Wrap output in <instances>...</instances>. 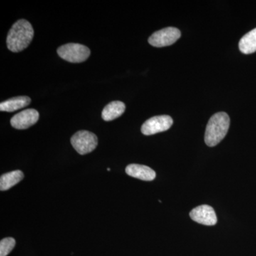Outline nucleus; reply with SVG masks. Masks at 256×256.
<instances>
[{
	"label": "nucleus",
	"mask_w": 256,
	"mask_h": 256,
	"mask_svg": "<svg viewBox=\"0 0 256 256\" xmlns=\"http://www.w3.org/2000/svg\"><path fill=\"white\" fill-rule=\"evenodd\" d=\"M173 124V120L169 116H154L144 122L141 132L144 136H152L168 130Z\"/></svg>",
	"instance_id": "nucleus-6"
},
{
	"label": "nucleus",
	"mask_w": 256,
	"mask_h": 256,
	"mask_svg": "<svg viewBox=\"0 0 256 256\" xmlns=\"http://www.w3.org/2000/svg\"><path fill=\"white\" fill-rule=\"evenodd\" d=\"M40 118V114L34 109H26L12 118L10 124L15 129L25 130L36 124Z\"/></svg>",
	"instance_id": "nucleus-7"
},
{
	"label": "nucleus",
	"mask_w": 256,
	"mask_h": 256,
	"mask_svg": "<svg viewBox=\"0 0 256 256\" xmlns=\"http://www.w3.org/2000/svg\"><path fill=\"white\" fill-rule=\"evenodd\" d=\"M238 46L239 50L244 54H250L256 52V28L242 37Z\"/></svg>",
	"instance_id": "nucleus-13"
},
{
	"label": "nucleus",
	"mask_w": 256,
	"mask_h": 256,
	"mask_svg": "<svg viewBox=\"0 0 256 256\" xmlns=\"http://www.w3.org/2000/svg\"><path fill=\"white\" fill-rule=\"evenodd\" d=\"M16 245L14 238L8 237L0 242V256H6L14 248Z\"/></svg>",
	"instance_id": "nucleus-14"
},
{
	"label": "nucleus",
	"mask_w": 256,
	"mask_h": 256,
	"mask_svg": "<svg viewBox=\"0 0 256 256\" xmlns=\"http://www.w3.org/2000/svg\"><path fill=\"white\" fill-rule=\"evenodd\" d=\"M70 142L77 152L84 156L96 149L98 146V138L94 133L80 130L74 134Z\"/></svg>",
	"instance_id": "nucleus-4"
},
{
	"label": "nucleus",
	"mask_w": 256,
	"mask_h": 256,
	"mask_svg": "<svg viewBox=\"0 0 256 256\" xmlns=\"http://www.w3.org/2000/svg\"><path fill=\"white\" fill-rule=\"evenodd\" d=\"M126 110V105L121 101H112L104 108L102 118L104 120L111 121L122 116Z\"/></svg>",
	"instance_id": "nucleus-11"
},
{
	"label": "nucleus",
	"mask_w": 256,
	"mask_h": 256,
	"mask_svg": "<svg viewBox=\"0 0 256 256\" xmlns=\"http://www.w3.org/2000/svg\"><path fill=\"white\" fill-rule=\"evenodd\" d=\"M33 28L31 24L25 20H18L10 28L6 38L8 48L11 52H22L28 48L34 37Z\"/></svg>",
	"instance_id": "nucleus-1"
},
{
	"label": "nucleus",
	"mask_w": 256,
	"mask_h": 256,
	"mask_svg": "<svg viewBox=\"0 0 256 256\" xmlns=\"http://www.w3.org/2000/svg\"><path fill=\"white\" fill-rule=\"evenodd\" d=\"M24 178V173L20 170L10 172L2 175L0 178V190L6 191L20 182Z\"/></svg>",
	"instance_id": "nucleus-12"
},
{
	"label": "nucleus",
	"mask_w": 256,
	"mask_h": 256,
	"mask_svg": "<svg viewBox=\"0 0 256 256\" xmlns=\"http://www.w3.org/2000/svg\"><path fill=\"white\" fill-rule=\"evenodd\" d=\"M30 102L31 98L30 97L18 96L2 102L0 104V110L4 112H14L30 105Z\"/></svg>",
	"instance_id": "nucleus-10"
},
{
	"label": "nucleus",
	"mask_w": 256,
	"mask_h": 256,
	"mask_svg": "<svg viewBox=\"0 0 256 256\" xmlns=\"http://www.w3.org/2000/svg\"><path fill=\"white\" fill-rule=\"evenodd\" d=\"M57 53L60 58L70 63H82L90 56V50L84 45L69 43L60 46Z\"/></svg>",
	"instance_id": "nucleus-3"
},
{
	"label": "nucleus",
	"mask_w": 256,
	"mask_h": 256,
	"mask_svg": "<svg viewBox=\"0 0 256 256\" xmlns=\"http://www.w3.org/2000/svg\"><path fill=\"white\" fill-rule=\"evenodd\" d=\"M190 215L192 220L203 225L214 226L217 222L214 210L208 205L196 207L190 212Z\"/></svg>",
	"instance_id": "nucleus-8"
},
{
	"label": "nucleus",
	"mask_w": 256,
	"mask_h": 256,
	"mask_svg": "<svg viewBox=\"0 0 256 256\" xmlns=\"http://www.w3.org/2000/svg\"><path fill=\"white\" fill-rule=\"evenodd\" d=\"M181 36V32L178 28H168L154 32L149 40L150 44L154 47L170 46L175 43Z\"/></svg>",
	"instance_id": "nucleus-5"
},
{
	"label": "nucleus",
	"mask_w": 256,
	"mask_h": 256,
	"mask_svg": "<svg viewBox=\"0 0 256 256\" xmlns=\"http://www.w3.org/2000/svg\"><path fill=\"white\" fill-rule=\"evenodd\" d=\"M126 172L129 176L143 181H152L156 178V172L146 165L129 164L126 168Z\"/></svg>",
	"instance_id": "nucleus-9"
},
{
	"label": "nucleus",
	"mask_w": 256,
	"mask_h": 256,
	"mask_svg": "<svg viewBox=\"0 0 256 256\" xmlns=\"http://www.w3.org/2000/svg\"><path fill=\"white\" fill-rule=\"evenodd\" d=\"M230 126L228 114L217 112L208 120L205 132V142L208 146H217L226 136Z\"/></svg>",
	"instance_id": "nucleus-2"
}]
</instances>
